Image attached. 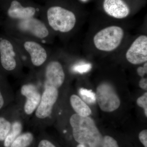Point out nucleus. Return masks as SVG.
<instances>
[{
	"instance_id": "obj_15",
	"label": "nucleus",
	"mask_w": 147,
	"mask_h": 147,
	"mask_svg": "<svg viewBox=\"0 0 147 147\" xmlns=\"http://www.w3.org/2000/svg\"><path fill=\"white\" fill-rule=\"evenodd\" d=\"M25 123L21 114H20L12 124L10 131L4 141V146L10 147L13 141L22 133Z\"/></svg>"
},
{
	"instance_id": "obj_13",
	"label": "nucleus",
	"mask_w": 147,
	"mask_h": 147,
	"mask_svg": "<svg viewBox=\"0 0 147 147\" xmlns=\"http://www.w3.org/2000/svg\"><path fill=\"white\" fill-rule=\"evenodd\" d=\"M103 7L108 15L117 19L126 18L130 13L128 6L123 0H104Z\"/></svg>"
},
{
	"instance_id": "obj_10",
	"label": "nucleus",
	"mask_w": 147,
	"mask_h": 147,
	"mask_svg": "<svg viewBox=\"0 0 147 147\" xmlns=\"http://www.w3.org/2000/svg\"><path fill=\"white\" fill-rule=\"evenodd\" d=\"M14 21L18 31L37 39H47L50 34L46 24L36 17Z\"/></svg>"
},
{
	"instance_id": "obj_2",
	"label": "nucleus",
	"mask_w": 147,
	"mask_h": 147,
	"mask_svg": "<svg viewBox=\"0 0 147 147\" xmlns=\"http://www.w3.org/2000/svg\"><path fill=\"white\" fill-rule=\"evenodd\" d=\"M43 86L41 82L29 80L24 82L17 92L15 100L25 122L29 121L39 104Z\"/></svg>"
},
{
	"instance_id": "obj_4",
	"label": "nucleus",
	"mask_w": 147,
	"mask_h": 147,
	"mask_svg": "<svg viewBox=\"0 0 147 147\" xmlns=\"http://www.w3.org/2000/svg\"><path fill=\"white\" fill-rule=\"evenodd\" d=\"M40 14L44 16L50 28L56 32H68L76 25V16L73 11L49 1L42 7Z\"/></svg>"
},
{
	"instance_id": "obj_3",
	"label": "nucleus",
	"mask_w": 147,
	"mask_h": 147,
	"mask_svg": "<svg viewBox=\"0 0 147 147\" xmlns=\"http://www.w3.org/2000/svg\"><path fill=\"white\" fill-rule=\"evenodd\" d=\"M59 97V90L57 89L52 86L43 88L39 104L32 116V125L43 128L52 124Z\"/></svg>"
},
{
	"instance_id": "obj_25",
	"label": "nucleus",
	"mask_w": 147,
	"mask_h": 147,
	"mask_svg": "<svg viewBox=\"0 0 147 147\" xmlns=\"http://www.w3.org/2000/svg\"><path fill=\"white\" fill-rule=\"evenodd\" d=\"M137 72L139 76L142 78L144 77L145 74L147 73V63H144L143 67L140 66L138 67L137 69Z\"/></svg>"
},
{
	"instance_id": "obj_20",
	"label": "nucleus",
	"mask_w": 147,
	"mask_h": 147,
	"mask_svg": "<svg viewBox=\"0 0 147 147\" xmlns=\"http://www.w3.org/2000/svg\"><path fill=\"white\" fill-rule=\"evenodd\" d=\"M101 147H119L117 141L110 136H105L103 137Z\"/></svg>"
},
{
	"instance_id": "obj_16",
	"label": "nucleus",
	"mask_w": 147,
	"mask_h": 147,
	"mask_svg": "<svg viewBox=\"0 0 147 147\" xmlns=\"http://www.w3.org/2000/svg\"><path fill=\"white\" fill-rule=\"evenodd\" d=\"M69 102L75 113L83 117H89L92 110L87 104L79 96L75 94L70 95Z\"/></svg>"
},
{
	"instance_id": "obj_18",
	"label": "nucleus",
	"mask_w": 147,
	"mask_h": 147,
	"mask_svg": "<svg viewBox=\"0 0 147 147\" xmlns=\"http://www.w3.org/2000/svg\"><path fill=\"white\" fill-rule=\"evenodd\" d=\"M79 94L84 101L90 104H93L96 101V95L91 90L82 88L79 90Z\"/></svg>"
},
{
	"instance_id": "obj_27",
	"label": "nucleus",
	"mask_w": 147,
	"mask_h": 147,
	"mask_svg": "<svg viewBox=\"0 0 147 147\" xmlns=\"http://www.w3.org/2000/svg\"><path fill=\"white\" fill-rule=\"evenodd\" d=\"M76 147H87L86 146H84V145H82V144H79L77 145V146Z\"/></svg>"
},
{
	"instance_id": "obj_26",
	"label": "nucleus",
	"mask_w": 147,
	"mask_h": 147,
	"mask_svg": "<svg viewBox=\"0 0 147 147\" xmlns=\"http://www.w3.org/2000/svg\"><path fill=\"white\" fill-rule=\"evenodd\" d=\"M139 86L142 89L147 91V78H142L139 82Z\"/></svg>"
},
{
	"instance_id": "obj_24",
	"label": "nucleus",
	"mask_w": 147,
	"mask_h": 147,
	"mask_svg": "<svg viewBox=\"0 0 147 147\" xmlns=\"http://www.w3.org/2000/svg\"><path fill=\"white\" fill-rule=\"evenodd\" d=\"M139 137L141 143L144 147H147V130L144 129L139 133Z\"/></svg>"
},
{
	"instance_id": "obj_17",
	"label": "nucleus",
	"mask_w": 147,
	"mask_h": 147,
	"mask_svg": "<svg viewBox=\"0 0 147 147\" xmlns=\"http://www.w3.org/2000/svg\"><path fill=\"white\" fill-rule=\"evenodd\" d=\"M34 141V136L30 131L21 133L12 142L10 147H29Z\"/></svg>"
},
{
	"instance_id": "obj_11",
	"label": "nucleus",
	"mask_w": 147,
	"mask_h": 147,
	"mask_svg": "<svg viewBox=\"0 0 147 147\" xmlns=\"http://www.w3.org/2000/svg\"><path fill=\"white\" fill-rule=\"evenodd\" d=\"M127 61L133 65L141 64L147 61V36H140L133 41L127 51Z\"/></svg>"
},
{
	"instance_id": "obj_9",
	"label": "nucleus",
	"mask_w": 147,
	"mask_h": 147,
	"mask_svg": "<svg viewBox=\"0 0 147 147\" xmlns=\"http://www.w3.org/2000/svg\"><path fill=\"white\" fill-rule=\"evenodd\" d=\"M0 62L4 69L13 75L21 71L22 63L13 44L8 40H0Z\"/></svg>"
},
{
	"instance_id": "obj_6",
	"label": "nucleus",
	"mask_w": 147,
	"mask_h": 147,
	"mask_svg": "<svg viewBox=\"0 0 147 147\" xmlns=\"http://www.w3.org/2000/svg\"><path fill=\"white\" fill-rule=\"evenodd\" d=\"M42 7L28 0H8L7 14L13 21L36 17L40 14Z\"/></svg>"
},
{
	"instance_id": "obj_28",
	"label": "nucleus",
	"mask_w": 147,
	"mask_h": 147,
	"mask_svg": "<svg viewBox=\"0 0 147 147\" xmlns=\"http://www.w3.org/2000/svg\"><path fill=\"white\" fill-rule=\"evenodd\" d=\"M82 1H86V0H82Z\"/></svg>"
},
{
	"instance_id": "obj_19",
	"label": "nucleus",
	"mask_w": 147,
	"mask_h": 147,
	"mask_svg": "<svg viewBox=\"0 0 147 147\" xmlns=\"http://www.w3.org/2000/svg\"><path fill=\"white\" fill-rule=\"evenodd\" d=\"M14 101L15 98L5 94L4 91L2 90L0 84V110L4 108L5 105L11 104Z\"/></svg>"
},
{
	"instance_id": "obj_14",
	"label": "nucleus",
	"mask_w": 147,
	"mask_h": 147,
	"mask_svg": "<svg viewBox=\"0 0 147 147\" xmlns=\"http://www.w3.org/2000/svg\"><path fill=\"white\" fill-rule=\"evenodd\" d=\"M21 114L17 105L13 103L9 107L6 116H0V142H4L10 131L13 121Z\"/></svg>"
},
{
	"instance_id": "obj_8",
	"label": "nucleus",
	"mask_w": 147,
	"mask_h": 147,
	"mask_svg": "<svg viewBox=\"0 0 147 147\" xmlns=\"http://www.w3.org/2000/svg\"><path fill=\"white\" fill-rule=\"evenodd\" d=\"M65 79V72L62 64L58 61L51 60L47 61L42 67L39 80L42 83L43 88L45 87L52 86L59 90Z\"/></svg>"
},
{
	"instance_id": "obj_5",
	"label": "nucleus",
	"mask_w": 147,
	"mask_h": 147,
	"mask_svg": "<svg viewBox=\"0 0 147 147\" xmlns=\"http://www.w3.org/2000/svg\"><path fill=\"white\" fill-rule=\"evenodd\" d=\"M124 36L123 29L117 26H111L102 29L94 37V43L98 50L111 52L120 45Z\"/></svg>"
},
{
	"instance_id": "obj_7",
	"label": "nucleus",
	"mask_w": 147,
	"mask_h": 147,
	"mask_svg": "<svg viewBox=\"0 0 147 147\" xmlns=\"http://www.w3.org/2000/svg\"><path fill=\"white\" fill-rule=\"evenodd\" d=\"M96 99L100 110L111 113L118 109L121 100L115 88L108 82L100 83L96 88Z\"/></svg>"
},
{
	"instance_id": "obj_21",
	"label": "nucleus",
	"mask_w": 147,
	"mask_h": 147,
	"mask_svg": "<svg viewBox=\"0 0 147 147\" xmlns=\"http://www.w3.org/2000/svg\"><path fill=\"white\" fill-rule=\"evenodd\" d=\"M92 65L90 63H83L77 65L73 67V70L79 73H86L90 71Z\"/></svg>"
},
{
	"instance_id": "obj_22",
	"label": "nucleus",
	"mask_w": 147,
	"mask_h": 147,
	"mask_svg": "<svg viewBox=\"0 0 147 147\" xmlns=\"http://www.w3.org/2000/svg\"><path fill=\"white\" fill-rule=\"evenodd\" d=\"M137 105L144 108L145 116L147 117V92H145L143 95L138 98L137 99Z\"/></svg>"
},
{
	"instance_id": "obj_12",
	"label": "nucleus",
	"mask_w": 147,
	"mask_h": 147,
	"mask_svg": "<svg viewBox=\"0 0 147 147\" xmlns=\"http://www.w3.org/2000/svg\"><path fill=\"white\" fill-rule=\"evenodd\" d=\"M23 46L29 55L31 65L35 68H42L48 59L45 47L39 42L32 40H25Z\"/></svg>"
},
{
	"instance_id": "obj_23",
	"label": "nucleus",
	"mask_w": 147,
	"mask_h": 147,
	"mask_svg": "<svg viewBox=\"0 0 147 147\" xmlns=\"http://www.w3.org/2000/svg\"><path fill=\"white\" fill-rule=\"evenodd\" d=\"M37 147H57L54 144L47 139H41L37 144Z\"/></svg>"
},
{
	"instance_id": "obj_1",
	"label": "nucleus",
	"mask_w": 147,
	"mask_h": 147,
	"mask_svg": "<svg viewBox=\"0 0 147 147\" xmlns=\"http://www.w3.org/2000/svg\"><path fill=\"white\" fill-rule=\"evenodd\" d=\"M69 123L74 139L79 144L87 147H101L103 137L92 118L74 113L69 117Z\"/></svg>"
}]
</instances>
